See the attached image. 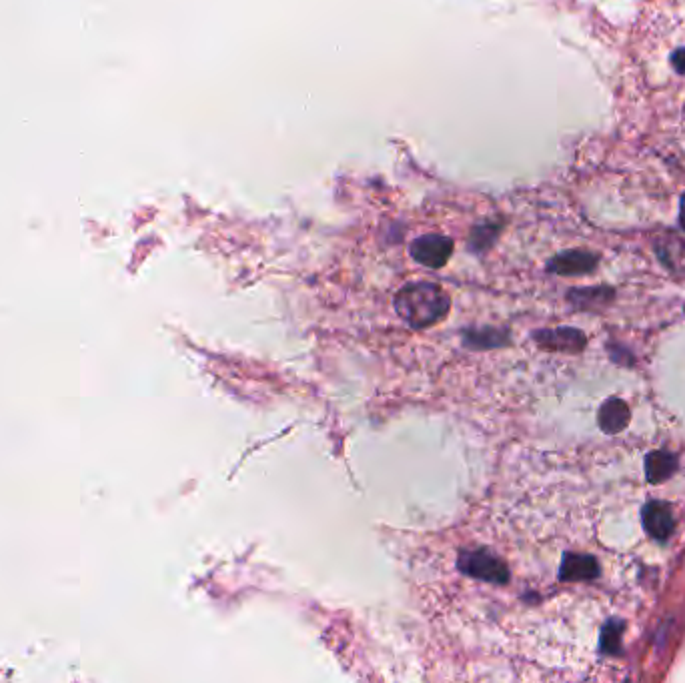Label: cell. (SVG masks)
<instances>
[{"mask_svg": "<svg viewBox=\"0 0 685 683\" xmlns=\"http://www.w3.org/2000/svg\"><path fill=\"white\" fill-rule=\"evenodd\" d=\"M393 307L407 327L421 331L437 325L449 315L451 297L437 283L415 281L397 291Z\"/></svg>", "mask_w": 685, "mask_h": 683, "instance_id": "obj_1", "label": "cell"}, {"mask_svg": "<svg viewBox=\"0 0 685 683\" xmlns=\"http://www.w3.org/2000/svg\"><path fill=\"white\" fill-rule=\"evenodd\" d=\"M457 569L479 581H487L493 585L509 583V567L507 563L495 555L491 549L477 547V549H461L457 555Z\"/></svg>", "mask_w": 685, "mask_h": 683, "instance_id": "obj_2", "label": "cell"}, {"mask_svg": "<svg viewBox=\"0 0 685 683\" xmlns=\"http://www.w3.org/2000/svg\"><path fill=\"white\" fill-rule=\"evenodd\" d=\"M453 241L445 235H437V233H429V235H423V237H417L411 247H409V253L411 257L427 267V269H441L449 263L451 255H453Z\"/></svg>", "mask_w": 685, "mask_h": 683, "instance_id": "obj_3", "label": "cell"}, {"mask_svg": "<svg viewBox=\"0 0 685 683\" xmlns=\"http://www.w3.org/2000/svg\"><path fill=\"white\" fill-rule=\"evenodd\" d=\"M641 519H643V529L647 531V535L657 541H665L671 535L673 525H675L671 507L663 501H649L641 511Z\"/></svg>", "mask_w": 685, "mask_h": 683, "instance_id": "obj_4", "label": "cell"}, {"mask_svg": "<svg viewBox=\"0 0 685 683\" xmlns=\"http://www.w3.org/2000/svg\"><path fill=\"white\" fill-rule=\"evenodd\" d=\"M539 347L549 351H567L577 353L585 347V335L577 329H543L533 335Z\"/></svg>", "mask_w": 685, "mask_h": 683, "instance_id": "obj_5", "label": "cell"}, {"mask_svg": "<svg viewBox=\"0 0 685 683\" xmlns=\"http://www.w3.org/2000/svg\"><path fill=\"white\" fill-rule=\"evenodd\" d=\"M597 265V255L589 253V251H565V253H559L555 255L547 269L551 273H557V275H563V277H573V275H585V273H591Z\"/></svg>", "mask_w": 685, "mask_h": 683, "instance_id": "obj_6", "label": "cell"}, {"mask_svg": "<svg viewBox=\"0 0 685 683\" xmlns=\"http://www.w3.org/2000/svg\"><path fill=\"white\" fill-rule=\"evenodd\" d=\"M599 575V565L591 555L567 553L559 567L561 581H589Z\"/></svg>", "mask_w": 685, "mask_h": 683, "instance_id": "obj_7", "label": "cell"}, {"mask_svg": "<svg viewBox=\"0 0 685 683\" xmlns=\"http://www.w3.org/2000/svg\"><path fill=\"white\" fill-rule=\"evenodd\" d=\"M629 419H631V411H629L627 403L621 399L605 401L599 409V415H597L599 427L609 435L621 433L629 425Z\"/></svg>", "mask_w": 685, "mask_h": 683, "instance_id": "obj_8", "label": "cell"}, {"mask_svg": "<svg viewBox=\"0 0 685 683\" xmlns=\"http://www.w3.org/2000/svg\"><path fill=\"white\" fill-rule=\"evenodd\" d=\"M463 345L467 349H497V347H503L509 337H507V331L505 329H495V327H471V329H465L463 335Z\"/></svg>", "mask_w": 685, "mask_h": 683, "instance_id": "obj_9", "label": "cell"}, {"mask_svg": "<svg viewBox=\"0 0 685 683\" xmlns=\"http://www.w3.org/2000/svg\"><path fill=\"white\" fill-rule=\"evenodd\" d=\"M677 469V457L669 451H653L645 457V475L649 483L667 481Z\"/></svg>", "mask_w": 685, "mask_h": 683, "instance_id": "obj_10", "label": "cell"}, {"mask_svg": "<svg viewBox=\"0 0 685 683\" xmlns=\"http://www.w3.org/2000/svg\"><path fill=\"white\" fill-rule=\"evenodd\" d=\"M657 253L669 269L685 271V237L677 233H667L663 239H659Z\"/></svg>", "mask_w": 685, "mask_h": 683, "instance_id": "obj_11", "label": "cell"}, {"mask_svg": "<svg viewBox=\"0 0 685 683\" xmlns=\"http://www.w3.org/2000/svg\"><path fill=\"white\" fill-rule=\"evenodd\" d=\"M499 231L501 227L499 225H491V223H485V225H477L471 235H469V249L473 253H483L487 251L499 237Z\"/></svg>", "mask_w": 685, "mask_h": 683, "instance_id": "obj_12", "label": "cell"}, {"mask_svg": "<svg viewBox=\"0 0 685 683\" xmlns=\"http://www.w3.org/2000/svg\"><path fill=\"white\" fill-rule=\"evenodd\" d=\"M623 629V623L621 621H609L605 627H603V635H601V649L605 653H617L621 649V633Z\"/></svg>", "mask_w": 685, "mask_h": 683, "instance_id": "obj_13", "label": "cell"}, {"mask_svg": "<svg viewBox=\"0 0 685 683\" xmlns=\"http://www.w3.org/2000/svg\"><path fill=\"white\" fill-rule=\"evenodd\" d=\"M669 61H671V67L675 69V73H679V75L685 77V47L673 51L671 57H669Z\"/></svg>", "mask_w": 685, "mask_h": 683, "instance_id": "obj_14", "label": "cell"}, {"mask_svg": "<svg viewBox=\"0 0 685 683\" xmlns=\"http://www.w3.org/2000/svg\"><path fill=\"white\" fill-rule=\"evenodd\" d=\"M679 223H681V227L685 229V193H683L681 205H679Z\"/></svg>", "mask_w": 685, "mask_h": 683, "instance_id": "obj_15", "label": "cell"}]
</instances>
